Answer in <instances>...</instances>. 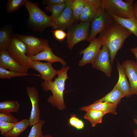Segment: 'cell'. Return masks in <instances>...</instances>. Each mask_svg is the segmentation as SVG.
I'll return each instance as SVG.
<instances>
[{"label":"cell","instance_id":"6da1fadb","mask_svg":"<svg viewBox=\"0 0 137 137\" xmlns=\"http://www.w3.org/2000/svg\"><path fill=\"white\" fill-rule=\"evenodd\" d=\"M132 34L115 20L99 33L103 45H105L109 50L112 66L118 51L122 48L126 39Z\"/></svg>","mask_w":137,"mask_h":137},{"label":"cell","instance_id":"9a60e30c","mask_svg":"<svg viewBox=\"0 0 137 137\" xmlns=\"http://www.w3.org/2000/svg\"><path fill=\"white\" fill-rule=\"evenodd\" d=\"M122 65L128 79L133 95H137V67L135 62L128 59L124 61Z\"/></svg>","mask_w":137,"mask_h":137},{"label":"cell","instance_id":"5b68a950","mask_svg":"<svg viewBox=\"0 0 137 137\" xmlns=\"http://www.w3.org/2000/svg\"><path fill=\"white\" fill-rule=\"evenodd\" d=\"M90 22H81L68 28L66 43L70 50L76 44L80 42L88 41L90 31Z\"/></svg>","mask_w":137,"mask_h":137},{"label":"cell","instance_id":"484cf974","mask_svg":"<svg viewBox=\"0 0 137 137\" xmlns=\"http://www.w3.org/2000/svg\"><path fill=\"white\" fill-rule=\"evenodd\" d=\"M85 0H72L71 7L75 20H79L84 9Z\"/></svg>","mask_w":137,"mask_h":137},{"label":"cell","instance_id":"ac0fdd59","mask_svg":"<svg viewBox=\"0 0 137 137\" xmlns=\"http://www.w3.org/2000/svg\"><path fill=\"white\" fill-rule=\"evenodd\" d=\"M32 61L43 60L51 64L56 62L61 63L63 66H65L66 63L63 59L55 55L51 48L49 47L38 54L29 58Z\"/></svg>","mask_w":137,"mask_h":137},{"label":"cell","instance_id":"ab89813d","mask_svg":"<svg viewBox=\"0 0 137 137\" xmlns=\"http://www.w3.org/2000/svg\"><path fill=\"white\" fill-rule=\"evenodd\" d=\"M133 133L134 137H137V129H135L133 130Z\"/></svg>","mask_w":137,"mask_h":137},{"label":"cell","instance_id":"1f68e13d","mask_svg":"<svg viewBox=\"0 0 137 137\" xmlns=\"http://www.w3.org/2000/svg\"><path fill=\"white\" fill-rule=\"evenodd\" d=\"M15 124L0 121V131L2 135L4 136L5 134L11 129Z\"/></svg>","mask_w":137,"mask_h":137},{"label":"cell","instance_id":"d6986e66","mask_svg":"<svg viewBox=\"0 0 137 137\" xmlns=\"http://www.w3.org/2000/svg\"><path fill=\"white\" fill-rule=\"evenodd\" d=\"M125 96L120 89L117 83L112 90L104 97L97 101L109 102L118 105L121 99Z\"/></svg>","mask_w":137,"mask_h":137},{"label":"cell","instance_id":"ba28073f","mask_svg":"<svg viewBox=\"0 0 137 137\" xmlns=\"http://www.w3.org/2000/svg\"><path fill=\"white\" fill-rule=\"evenodd\" d=\"M14 36L25 44L27 50L26 55L29 58L50 47L46 39L30 35L16 34Z\"/></svg>","mask_w":137,"mask_h":137},{"label":"cell","instance_id":"44dd1931","mask_svg":"<svg viewBox=\"0 0 137 137\" xmlns=\"http://www.w3.org/2000/svg\"><path fill=\"white\" fill-rule=\"evenodd\" d=\"M121 25L125 27L137 38V22L136 21L131 19L121 18L113 13L105 10Z\"/></svg>","mask_w":137,"mask_h":137},{"label":"cell","instance_id":"4fadbf2b","mask_svg":"<svg viewBox=\"0 0 137 137\" xmlns=\"http://www.w3.org/2000/svg\"><path fill=\"white\" fill-rule=\"evenodd\" d=\"M0 66L10 71L28 74V70L18 63L6 50L0 51Z\"/></svg>","mask_w":137,"mask_h":137},{"label":"cell","instance_id":"f35d334b","mask_svg":"<svg viewBox=\"0 0 137 137\" xmlns=\"http://www.w3.org/2000/svg\"><path fill=\"white\" fill-rule=\"evenodd\" d=\"M130 50L134 55L136 58V61L135 63L137 67V47L130 49Z\"/></svg>","mask_w":137,"mask_h":137},{"label":"cell","instance_id":"60d3db41","mask_svg":"<svg viewBox=\"0 0 137 137\" xmlns=\"http://www.w3.org/2000/svg\"><path fill=\"white\" fill-rule=\"evenodd\" d=\"M42 137H54L53 136L50 134H46L43 135Z\"/></svg>","mask_w":137,"mask_h":137},{"label":"cell","instance_id":"8992f818","mask_svg":"<svg viewBox=\"0 0 137 137\" xmlns=\"http://www.w3.org/2000/svg\"><path fill=\"white\" fill-rule=\"evenodd\" d=\"M6 50L11 56L23 66L28 70L33 68L30 63V60L26 55L27 50L26 45L14 35Z\"/></svg>","mask_w":137,"mask_h":137},{"label":"cell","instance_id":"9c48e42d","mask_svg":"<svg viewBox=\"0 0 137 137\" xmlns=\"http://www.w3.org/2000/svg\"><path fill=\"white\" fill-rule=\"evenodd\" d=\"M89 46L85 49L80 51V55H83L81 59L78 63L80 66H83L86 64L91 63L92 64L95 61L103 44L98 36L90 42Z\"/></svg>","mask_w":137,"mask_h":137},{"label":"cell","instance_id":"7bdbcfd3","mask_svg":"<svg viewBox=\"0 0 137 137\" xmlns=\"http://www.w3.org/2000/svg\"><path fill=\"white\" fill-rule=\"evenodd\" d=\"M134 122L135 123L136 125L137 126V123H136V122Z\"/></svg>","mask_w":137,"mask_h":137},{"label":"cell","instance_id":"8d00e7d4","mask_svg":"<svg viewBox=\"0 0 137 137\" xmlns=\"http://www.w3.org/2000/svg\"><path fill=\"white\" fill-rule=\"evenodd\" d=\"M133 8L134 18L137 22V1L133 2Z\"/></svg>","mask_w":137,"mask_h":137},{"label":"cell","instance_id":"52a82bcc","mask_svg":"<svg viewBox=\"0 0 137 137\" xmlns=\"http://www.w3.org/2000/svg\"><path fill=\"white\" fill-rule=\"evenodd\" d=\"M114 21V19L101 7H99L95 16L91 22L88 41L90 42L95 38L97 34L110 26Z\"/></svg>","mask_w":137,"mask_h":137},{"label":"cell","instance_id":"74e56055","mask_svg":"<svg viewBox=\"0 0 137 137\" xmlns=\"http://www.w3.org/2000/svg\"><path fill=\"white\" fill-rule=\"evenodd\" d=\"M87 1L98 7H101V1L100 0H87Z\"/></svg>","mask_w":137,"mask_h":137},{"label":"cell","instance_id":"d6a6232c","mask_svg":"<svg viewBox=\"0 0 137 137\" xmlns=\"http://www.w3.org/2000/svg\"><path fill=\"white\" fill-rule=\"evenodd\" d=\"M53 32L54 37L59 41H63L67 36V34L63 30L61 29L55 30L53 31Z\"/></svg>","mask_w":137,"mask_h":137},{"label":"cell","instance_id":"f546056e","mask_svg":"<svg viewBox=\"0 0 137 137\" xmlns=\"http://www.w3.org/2000/svg\"><path fill=\"white\" fill-rule=\"evenodd\" d=\"M31 75L38 76V75L36 74H30L8 71L0 66V78L1 79H11L15 77H23Z\"/></svg>","mask_w":137,"mask_h":137},{"label":"cell","instance_id":"d590c367","mask_svg":"<svg viewBox=\"0 0 137 137\" xmlns=\"http://www.w3.org/2000/svg\"><path fill=\"white\" fill-rule=\"evenodd\" d=\"M84 127V124L83 121L81 119H78L77 121L75 128L78 130L83 129Z\"/></svg>","mask_w":137,"mask_h":137},{"label":"cell","instance_id":"836d02e7","mask_svg":"<svg viewBox=\"0 0 137 137\" xmlns=\"http://www.w3.org/2000/svg\"><path fill=\"white\" fill-rule=\"evenodd\" d=\"M68 0H44L42 1L43 3L47 6L59 4L66 3Z\"/></svg>","mask_w":137,"mask_h":137},{"label":"cell","instance_id":"cb8c5ba5","mask_svg":"<svg viewBox=\"0 0 137 137\" xmlns=\"http://www.w3.org/2000/svg\"><path fill=\"white\" fill-rule=\"evenodd\" d=\"M20 107V104L17 100H9L3 101L0 102V112H17Z\"/></svg>","mask_w":137,"mask_h":137},{"label":"cell","instance_id":"d4e9b609","mask_svg":"<svg viewBox=\"0 0 137 137\" xmlns=\"http://www.w3.org/2000/svg\"><path fill=\"white\" fill-rule=\"evenodd\" d=\"M9 28L5 26L0 30V51L6 50L10 40L13 36Z\"/></svg>","mask_w":137,"mask_h":137},{"label":"cell","instance_id":"ffe728a7","mask_svg":"<svg viewBox=\"0 0 137 137\" xmlns=\"http://www.w3.org/2000/svg\"><path fill=\"white\" fill-rule=\"evenodd\" d=\"M83 11L79 20L81 22H91L95 16L99 7L85 0Z\"/></svg>","mask_w":137,"mask_h":137},{"label":"cell","instance_id":"83f0119b","mask_svg":"<svg viewBox=\"0 0 137 137\" xmlns=\"http://www.w3.org/2000/svg\"><path fill=\"white\" fill-rule=\"evenodd\" d=\"M27 0H8L7 2L6 10L9 13L14 12L24 5Z\"/></svg>","mask_w":137,"mask_h":137},{"label":"cell","instance_id":"7c38bea8","mask_svg":"<svg viewBox=\"0 0 137 137\" xmlns=\"http://www.w3.org/2000/svg\"><path fill=\"white\" fill-rule=\"evenodd\" d=\"M72 0H68L66 7L59 16L53 23L52 27L55 30H63L68 28L75 20L71 7Z\"/></svg>","mask_w":137,"mask_h":137},{"label":"cell","instance_id":"603a6c76","mask_svg":"<svg viewBox=\"0 0 137 137\" xmlns=\"http://www.w3.org/2000/svg\"><path fill=\"white\" fill-rule=\"evenodd\" d=\"M106 114L102 111L90 110L86 112L84 117L91 123L92 127H95L97 124L102 123V118Z\"/></svg>","mask_w":137,"mask_h":137},{"label":"cell","instance_id":"4316f807","mask_svg":"<svg viewBox=\"0 0 137 137\" xmlns=\"http://www.w3.org/2000/svg\"><path fill=\"white\" fill-rule=\"evenodd\" d=\"M66 3L48 6L45 9L46 11L50 12L51 16L53 22L60 15L66 6Z\"/></svg>","mask_w":137,"mask_h":137},{"label":"cell","instance_id":"2e32d148","mask_svg":"<svg viewBox=\"0 0 137 137\" xmlns=\"http://www.w3.org/2000/svg\"><path fill=\"white\" fill-rule=\"evenodd\" d=\"M117 105L109 102L97 100L91 105L80 108L79 110L86 112L90 110H95L104 112L106 114L110 113L115 115L117 114L116 109Z\"/></svg>","mask_w":137,"mask_h":137},{"label":"cell","instance_id":"f1b7e54d","mask_svg":"<svg viewBox=\"0 0 137 137\" xmlns=\"http://www.w3.org/2000/svg\"><path fill=\"white\" fill-rule=\"evenodd\" d=\"M45 123L44 120H40L38 122L32 126L27 137H42L44 135L42 127Z\"/></svg>","mask_w":137,"mask_h":137},{"label":"cell","instance_id":"3957f363","mask_svg":"<svg viewBox=\"0 0 137 137\" xmlns=\"http://www.w3.org/2000/svg\"><path fill=\"white\" fill-rule=\"evenodd\" d=\"M24 5L29 13L30 23L37 31L42 32L46 27H53V21L51 16L47 15L37 4L27 0Z\"/></svg>","mask_w":137,"mask_h":137},{"label":"cell","instance_id":"277c9868","mask_svg":"<svg viewBox=\"0 0 137 137\" xmlns=\"http://www.w3.org/2000/svg\"><path fill=\"white\" fill-rule=\"evenodd\" d=\"M101 7L119 17L135 20L133 8V0H101Z\"/></svg>","mask_w":137,"mask_h":137},{"label":"cell","instance_id":"b9f144b4","mask_svg":"<svg viewBox=\"0 0 137 137\" xmlns=\"http://www.w3.org/2000/svg\"><path fill=\"white\" fill-rule=\"evenodd\" d=\"M134 122L137 123V119H134Z\"/></svg>","mask_w":137,"mask_h":137},{"label":"cell","instance_id":"4dcf8cb0","mask_svg":"<svg viewBox=\"0 0 137 137\" xmlns=\"http://www.w3.org/2000/svg\"><path fill=\"white\" fill-rule=\"evenodd\" d=\"M0 121L13 124H16L19 122V119L10 113L2 112H0Z\"/></svg>","mask_w":137,"mask_h":137},{"label":"cell","instance_id":"5bb4252c","mask_svg":"<svg viewBox=\"0 0 137 137\" xmlns=\"http://www.w3.org/2000/svg\"><path fill=\"white\" fill-rule=\"evenodd\" d=\"M30 63L34 69L41 74V77L44 81H53V79L57 74V70L55 69L51 63H43L39 61L30 60Z\"/></svg>","mask_w":137,"mask_h":137},{"label":"cell","instance_id":"8fae6325","mask_svg":"<svg viewBox=\"0 0 137 137\" xmlns=\"http://www.w3.org/2000/svg\"><path fill=\"white\" fill-rule=\"evenodd\" d=\"M26 93L31 104V109L28 119L29 126L32 127L40 120L38 91L34 87L27 86Z\"/></svg>","mask_w":137,"mask_h":137},{"label":"cell","instance_id":"e575fe53","mask_svg":"<svg viewBox=\"0 0 137 137\" xmlns=\"http://www.w3.org/2000/svg\"><path fill=\"white\" fill-rule=\"evenodd\" d=\"M78 118L75 114H72L68 122L69 126L75 127Z\"/></svg>","mask_w":137,"mask_h":137},{"label":"cell","instance_id":"30bf717a","mask_svg":"<svg viewBox=\"0 0 137 137\" xmlns=\"http://www.w3.org/2000/svg\"><path fill=\"white\" fill-rule=\"evenodd\" d=\"M92 67L103 72L108 77H110L112 69L109 50L107 46L103 45Z\"/></svg>","mask_w":137,"mask_h":137},{"label":"cell","instance_id":"e0dca14e","mask_svg":"<svg viewBox=\"0 0 137 137\" xmlns=\"http://www.w3.org/2000/svg\"><path fill=\"white\" fill-rule=\"evenodd\" d=\"M116 66L119 74L118 79L117 83L125 97H130L133 95L124 70L122 64L117 60Z\"/></svg>","mask_w":137,"mask_h":137},{"label":"cell","instance_id":"7402d4cb","mask_svg":"<svg viewBox=\"0 0 137 137\" xmlns=\"http://www.w3.org/2000/svg\"><path fill=\"white\" fill-rule=\"evenodd\" d=\"M29 126V124L28 119H23L15 124L4 136L5 137H18Z\"/></svg>","mask_w":137,"mask_h":137},{"label":"cell","instance_id":"7a4b0ae2","mask_svg":"<svg viewBox=\"0 0 137 137\" xmlns=\"http://www.w3.org/2000/svg\"><path fill=\"white\" fill-rule=\"evenodd\" d=\"M69 66H63L57 70V77L53 81H43L41 86L44 91H50L52 95L47 98V101L54 107L59 110L66 108L63 98L64 91L65 90V82L68 78L67 72L70 69Z\"/></svg>","mask_w":137,"mask_h":137}]
</instances>
